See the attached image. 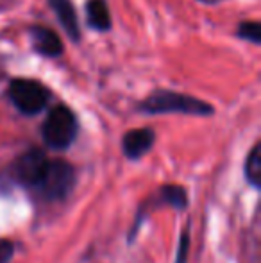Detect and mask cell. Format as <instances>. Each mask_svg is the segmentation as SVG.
<instances>
[{"label":"cell","instance_id":"obj_1","mask_svg":"<svg viewBox=\"0 0 261 263\" xmlns=\"http://www.w3.org/2000/svg\"><path fill=\"white\" fill-rule=\"evenodd\" d=\"M143 111L149 113H186V115H209L213 107L198 99L174 91H156L142 104Z\"/></svg>","mask_w":261,"mask_h":263},{"label":"cell","instance_id":"obj_2","mask_svg":"<svg viewBox=\"0 0 261 263\" xmlns=\"http://www.w3.org/2000/svg\"><path fill=\"white\" fill-rule=\"evenodd\" d=\"M77 122L66 106H56L43 124V140L52 149H66L75 140Z\"/></svg>","mask_w":261,"mask_h":263},{"label":"cell","instance_id":"obj_3","mask_svg":"<svg viewBox=\"0 0 261 263\" xmlns=\"http://www.w3.org/2000/svg\"><path fill=\"white\" fill-rule=\"evenodd\" d=\"M73 179H75L73 168L68 163L61 161V159H52V161L49 159L36 190L49 201H59L70 194L73 186Z\"/></svg>","mask_w":261,"mask_h":263},{"label":"cell","instance_id":"obj_4","mask_svg":"<svg viewBox=\"0 0 261 263\" xmlns=\"http://www.w3.org/2000/svg\"><path fill=\"white\" fill-rule=\"evenodd\" d=\"M9 97L13 104L25 115H36L47 106L49 91L43 84L32 79H14L9 84Z\"/></svg>","mask_w":261,"mask_h":263},{"label":"cell","instance_id":"obj_5","mask_svg":"<svg viewBox=\"0 0 261 263\" xmlns=\"http://www.w3.org/2000/svg\"><path fill=\"white\" fill-rule=\"evenodd\" d=\"M47 163H49V159H47V156L42 151L34 149L25 153L16 161V166H14L18 181L29 188H36L39 181H42L43 172L47 168Z\"/></svg>","mask_w":261,"mask_h":263},{"label":"cell","instance_id":"obj_6","mask_svg":"<svg viewBox=\"0 0 261 263\" xmlns=\"http://www.w3.org/2000/svg\"><path fill=\"white\" fill-rule=\"evenodd\" d=\"M154 143V133L150 129H134L124 136V153L127 158L138 159L150 151Z\"/></svg>","mask_w":261,"mask_h":263},{"label":"cell","instance_id":"obj_7","mask_svg":"<svg viewBox=\"0 0 261 263\" xmlns=\"http://www.w3.org/2000/svg\"><path fill=\"white\" fill-rule=\"evenodd\" d=\"M32 36V45L39 54L49 55V58H56L63 52V45H61L59 36L54 31L45 27H34L31 32Z\"/></svg>","mask_w":261,"mask_h":263},{"label":"cell","instance_id":"obj_8","mask_svg":"<svg viewBox=\"0 0 261 263\" xmlns=\"http://www.w3.org/2000/svg\"><path fill=\"white\" fill-rule=\"evenodd\" d=\"M52 9L56 11L57 20L65 27L66 34L72 40H79V24H77V14L70 0H49Z\"/></svg>","mask_w":261,"mask_h":263},{"label":"cell","instance_id":"obj_9","mask_svg":"<svg viewBox=\"0 0 261 263\" xmlns=\"http://www.w3.org/2000/svg\"><path fill=\"white\" fill-rule=\"evenodd\" d=\"M88 24L97 31H108L111 27V16L106 0H88Z\"/></svg>","mask_w":261,"mask_h":263},{"label":"cell","instance_id":"obj_10","mask_svg":"<svg viewBox=\"0 0 261 263\" xmlns=\"http://www.w3.org/2000/svg\"><path fill=\"white\" fill-rule=\"evenodd\" d=\"M245 174H247L249 181H251L254 186H258L261 181V149L259 145H256L251 151L247 158V165H245Z\"/></svg>","mask_w":261,"mask_h":263},{"label":"cell","instance_id":"obj_11","mask_svg":"<svg viewBox=\"0 0 261 263\" xmlns=\"http://www.w3.org/2000/svg\"><path fill=\"white\" fill-rule=\"evenodd\" d=\"M163 199L170 202L172 206H177V208L186 206V194H185V190L179 188V186H165L163 188Z\"/></svg>","mask_w":261,"mask_h":263},{"label":"cell","instance_id":"obj_12","mask_svg":"<svg viewBox=\"0 0 261 263\" xmlns=\"http://www.w3.org/2000/svg\"><path fill=\"white\" fill-rule=\"evenodd\" d=\"M238 34H240L242 38L252 42V43H259L261 42V25L258 24V22H247V24H242Z\"/></svg>","mask_w":261,"mask_h":263},{"label":"cell","instance_id":"obj_13","mask_svg":"<svg viewBox=\"0 0 261 263\" xmlns=\"http://www.w3.org/2000/svg\"><path fill=\"white\" fill-rule=\"evenodd\" d=\"M14 243L9 240H0V263H7L13 258Z\"/></svg>","mask_w":261,"mask_h":263}]
</instances>
